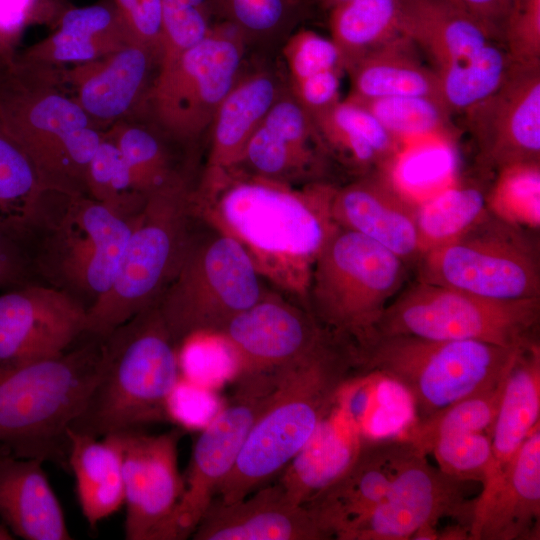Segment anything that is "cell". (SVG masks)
<instances>
[{"label":"cell","instance_id":"22","mask_svg":"<svg viewBox=\"0 0 540 540\" xmlns=\"http://www.w3.org/2000/svg\"><path fill=\"white\" fill-rule=\"evenodd\" d=\"M540 425L499 480L475 499L469 540H538L540 537Z\"/></svg>","mask_w":540,"mask_h":540},{"label":"cell","instance_id":"32","mask_svg":"<svg viewBox=\"0 0 540 540\" xmlns=\"http://www.w3.org/2000/svg\"><path fill=\"white\" fill-rule=\"evenodd\" d=\"M364 439L353 422L332 410L284 467L278 483L294 502L306 504L344 474Z\"/></svg>","mask_w":540,"mask_h":540},{"label":"cell","instance_id":"47","mask_svg":"<svg viewBox=\"0 0 540 540\" xmlns=\"http://www.w3.org/2000/svg\"><path fill=\"white\" fill-rule=\"evenodd\" d=\"M296 0H212L226 22L245 37L270 36L277 32L290 15Z\"/></svg>","mask_w":540,"mask_h":540},{"label":"cell","instance_id":"12","mask_svg":"<svg viewBox=\"0 0 540 540\" xmlns=\"http://www.w3.org/2000/svg\"><path fill=\"white\" fill-rule=\"evenodd\" d=\"M138 215L121 216L86 194L69 196L30 253L35 275L88 310L111 287Z\"/></svg>","mask_w":540,"mask_h":540},{"label":"cell","instance_id":"18","mask_svg":"<svg viewBox=\"0 0 540 540\" xmlns=\"http://www.w3.org/2000/svg\"><path fill=\"white\" fill-rule=\"evenodd\" d=\"M467 481L446 475L419 455L395 478L385 497L337 534L338 540H407L443 517L469 527L474 502Z\"/></svg>","mask_w":540,"mask_h":540},{"label":"cell","instance_id":"29","mask_svg":"<svg viewBox=\"0 0 540 540\" xmlns=\"http://www.w3.org/2000/svg\"><path fill=\"white\" fill-rule=\"evenodd\" d=\"M280 95L278 82L268 72L238 78L208 129L210 145L203 178H214L237 167L249 139Z\"/></svg>","mask_w":540,"mask_h":540},{"label":"cell","instance_id":"3","mask_svg":"<svg viewBox=\"0 0 540 540\" xmlns=\"http://www.w3.org/2000/svg\"><path fill=\"white\" fill-rule=\"evenodd\" d=\"M77 343L48 359L0 362L3 451L67 466L68 430L104 366L103 337L84 335Z\"/></svg>","mask_w":540,"mask_h":540},{"label":"cell","instance_id":"19","mask_svg":"<svg viewBox=\"0 0 540 540\" xmlns=\"http://www.w3.org/2000/svg\"><path fill=\"white\" fill-rule=\"evenodd\" d=\"M462 114L486 166L540 162V64H511L500 85Z\"/></svg>","mask_w":540,"mask_h":540},{"label":"cell","instance_id":"16","mask_svg":"<svg viewBox=\"0 0 540 540\" xmlns=\"http://www.w3.org/2000/svg\"><path fill=\"white\" fill-rule=\"evenodd\" d=\"M114 435L121 449L124 536L127 540H179L177 510L184 491L178 468L181 427L160 434L132 430Z\"/></svg>","mask_w":540,"mask_h":540},{"label":"cell","instance_id":"49","mask_svg":"<svg viewBox=\"0 0 540 540\" xmlns=\"http://www.w3.org/2000/svg\"><path fill=\"white\" fill-rule=\"evenodd\" d=\"M134 39L161 54V0H112Z\"/></svg>","mask_w":540,"mask_h":540},{"label":"cell","instance_id":"53","mask_svg":"<svg viewBox=\"0 0 540 540\" xmlns=\"http://www.w3.org/2000/svg\"><path fill=\"white\" fill-rule=\"evenodd\" d=\"M16 537L9 528L0 521V540H14Z\"/></svg>","mask_w":540,"mask_h":540},{"label":"cell","instance_id":"11","mask_svg":"<svg viewBox=\"0 0 540 540\" xmlns=\"http://www.w3.org/2000/svg\"><path fill=\"white\" fill-rule=\"evenodd\" d=\"M539 321L540 297L498 300L416 280L393 298L368 334L524 348L539 343Z\"/></svg>","mask_w":540,"mask_h":540},{"label":"cell","instance_id":"37","mask_svg":"<svg viewBox=\"0 0 540 540\" xmlns=\"http://www.w3.org/2000/svg\"><path fill=\"white\" fill-rule=\"evenodd\" d=\"M487 212V196L475 186L442 190L418 204L416 224L421 255L469 230Z\"/></svg>","mask_w":540,"mask_h":540},{"label":"cell","instance_id":"9","mask_svg":"<svg viewBox=\"0 0 540 540\" xmlns=\"http://www.w3.org/2000/svg\"><path fill=\"white\" fill-rule=\"evenodd\" d=\"M57 82L52 68L0 54V120L55 190L87 195L76 130L95 124Z\"/></svg>","mask_w":540,"mask_h":540},{"label":"cell","instance_id":"39","mask_svg":"<svg viewBox=\"0 0 540 540\" xmlns=\"http://www.w3.org/2000/svg\"><path fill=\"white\" fill-rule=\"evenodd\" d=\"M352 102L368 110L392 135L401 140L413 136H440L449 134L452 129L453 112L444 101L437 98L393 96Z\"/></svg>","mask_w":540,"mask_h":540},{"label":"cell","instance_id":"17","mask_svg":"<svg viewBox=\"0 0 540 540\" xmlns=\"http://www.w3.org/2000/svg\"><path fill=\"white\" fill-rule=\"evenodd\" d=\"M238 389L195 441L177 510L179 540L191 536L212 502L218 485L233 469L244 441L272 401L278 374L238 377Z\"/></svg>","mask_w":540,"mask_h":540},{"label":"cell","instance_id":"54","mask_svg":"<svg viewBox=\"0 0 540 540\" xmlns=\"http://www.w3.org/2000/svg\"><path fill=\"white\" fill-rule=\"evenodd\" d=\"M346 0H321V2L323 3V5L327 8H333L334 6L344 2Z\"/></svg>","mask_w":540,"mask_h":540},{"label":"cell","instance_id":"44","mask_svg":"<svg viewBox=\"0 0 540 540\" xmlns=\"http://www.w3.org/2000/svg\"><path fill=\"white\" fill-rule=\"evenodd\" d=\"M431 453L440 471L463 481L481 482L483 485L492 470L493 453L488 433L447 436L436 442Z\"/></svg>","mask_w":540,"mask_h":540},{"label":"cell","instance_id":"42","mask_svg":"<svg viewBox=\"0 0 540 540\" xmlns=\"http://www.w3.org/2000/svg\"><path fill=\"white\" fill-rule=\"evenodd\" d=\"M487 205L500 219L536 228L540 210V162L517 163L498 170Z\"/></svg>","mask_w":540,"mask_h":540},{"label":"cell","instance_id":"26","mask_svg":"<svg viewBox=\"0 0 540 540\" xmlns=\"http://www.w3.org/2000/svg\"><path fill=\"white\" fill-rule=\"evenodd\" d=\"M68 197L46 181L0 120V234L30 258Z\"/></svg>","mask_w":540,"mask_h":540},{"label":"cell","instance_id":"43","mask_svg":"<svg viewBox=\"0 0 540 540\" xmlns=\"http://www.w3.org/2000/svg\"><path fill=\"white\" fill-rule=\"evenodd\" d=\"M162 39L160 61L177 56L210 32L212 0H161Z\"/></svg>","mask_w":540,"mask_h":540},{"label":"cell","instance_id":"50","mask_svg":"<svg viewBox=\"0 0 540 540\" xmlns=\"http://www.w3.org/2000/svg\"><path fill=\"white\" fill-rule=\"evenodd\" d=\"M344 70L330 69L291 83L293 97L310 116L329 109L340 99Z\"/></svg>","mask_w":540,"mask_h":540},{"label":"cell","instance_id":"23","mask_svg":"<svg viewBox=\"0 0 540 540\" xmlns=\"http://www.w3.org/2000/svg\"><path fill=\"white\" fill-rule=\"evenodd\" d=\"M160 55L139 42L99 59L76 64L61 75L74 99L98 127H110L141 107Z\"/></svg>","mask_w":540,"mask_h":540},{"label":"cell","instance_id":"8","mask_svg":"<svg viewBox=\"0 0 540 540\" xmlns=\"http://www.w3.org/2000/svg\"><path fill=\"white\" fill-rule=\"evenodd\" d=\"M405 275L404 261L393 252L338 226L313 264L302 304L352 347L373 329Z\"/></svg>","mask_w":540,"mask_h":540},{"label":"cell","instance_id":"51","mask_svg":"<svg viewBox=\"0 0 540 540\" xmlns=\"http://www.w3.org/2000/svg\"><path fill=\"white\" fill-rule=\"evenodd\" d=\"M35 273L28 254L0 234V290H10L33 282Z\"/></svg>","mask_w":540,"mask_h":540},{"label":"cell","instance_id":"13","mask_svg":"<svg viewBox=\"0 0 540 540\" xmlns=\"http://www.w3.org/2000/svg\"><path fill=\"white\" fill-rule=\"evenodd\" d=\"M244 35L228 22L213 25L197 44L162 61L141 105L156 128L179 143H190L209 129L238 80Z\"/></svg>","mask_w":540,"mask_h":540},{"label":"cell","instance_id":"20","mask_svg":"<svg viewBox=\"0 0 540 540\" xmlns=\"http://www.w3.org/2000/svg\"><path fill=\"white\" fill-rule=\"evenodd\" d=\"M87 309L35 281L0 294V362L27 363L61 355L86 334Z\"/></svg>","mask_w":540,"mask_h":540},{"label":"cell","instance_id":"5","mask_svg":"<svg viewBox=\"0 0 540 540\" xmlns=\"http://www.w3.org/2000/svg\"><path fill=\"white\" fill-rule=\"evenodd\" d=\"M520 349L377 333L352 346L355 373H377L402 386L412 399L414 421L497 385Z\"/></svg>","mask_w":540,"mask_h":540},{"label":"cell","instance_id":"1","mask_svg":"<svg viewBox=\"0 0 540 540\" xmlns=\"http://www.w3.org/2000/svg\"><path fill=\"white\" fill-rule=\"evenodd\" d=\"M336 188L291 184L227 172L202 179L192 200L197 213L235 237L259 273L302 301L313 264L338 227L331 213Z\"/></svg>","mask_w":540,"mask_h":540},{"label":"cell","instance_id":"2","mask_svg":"<svg viewBox=\"0 0 540 540\" xmlns=\"http://www.w3.org/2000/svg\"><path fill=\"white\" fill-rule=\"evenodd\" d=\"M353 373L352 349L337 336L310 359L280 372L272 401L251 427L214 499L236 502L281 472L332 412Z\"/></svg>","mask_w":540,"mask_h":540},{"label":"cell","instance_id":"30","mask_svg":"<svg viewBox=\"0 0 540 540\" xmlns=\"http://www.w3.org/2000/svg\"><path fill=\"white\" fill-rule=\"evenodd\" d=\"M537 425H540L539 343L520 349L504 378L498 411L490 432L493 465L482 491L499 480Z\"/></svg>","mask_w":540,"mask_h":540},{"label":"cell","instance_id":"33","mask_svg":"<svg viewBox=\"0 0 540 540\" xmlns=\"http://www.w3.org/2000/svg\"><path fill=\"white\" fill-rule=\"evenodd\" d=\"M68 438L67 467L83 516L94 528L124 506L120 444L114 435L96 438L72 430Z\"/></svg>","mask_w":540,"mask_h":540},{"label":"cell","instance_id":"31","mask_svg":"<svg viewBox=\"0 0 540 540\" xmlns=\"http://www.w3.org/2000/svg\"><path fill=\"white\" fill-rule=\"evenodd\" d=\"M345 71L351 82L347 100L427 96L444 101L436 73L420 59L415 45L403 34L357 58Z\"/></svg>","mask_w":540,"mask_h":540},{"label":"cell","instance_id":"34","mask_svg":"<svg viewBox=\"0 0 540 540\" xmlns=\"http://www.w3.org/2000/svg\"><path fill=\"white\" fill-rule=\"evenodd\" d=\"M311 117L323 145L357 170L386 167L400 155L402 140L355 102L341 100Z\"/></svg>","mask_w":540,"mask_h":540},{"label":"cell","instance_id":"56","mask_svg":"<svg viewBox=\"0 0 540 540\" xmlns=\"http://www.w3.org/2000/svg\"><path fill=\"white\" fill-rule=\"evenodd\" d=\"M296 1H298V0H296Z\"/></svg>","mask_w":540,"mask_h":540},{"label":"cell","instance_id":"25","mask_svg":"<svg viewBox=\"0 0 540 540\" xmlns=\"http://www.w3.org/2000/svg\"><path fill=\"white\" fill-rule=\"evenodd\" d=\"M417 206L391 178L377 174L335 189L331 213L338 226L368 237L406 263L421 256Z\"/></svg>","mask_w":540,"mask_h":540},{"label":"cell","instance_id":"4","mask_svg":"<svg viewBox=\"0 0 540 540\" xmlns=\"http://www.w3.org/2000/svg\"><path fill=\"white\" fill-rule=\"evenodd\" d=\"M178 345L157 304L103 337L102 374L69 430L96 438L169 421Z\"/></svg>","mask_w":540,"mask_h":540},{"label":"cell","instance_id":"27","mask_svg":"<svg viewBox=\"0 0 540 540\" xmlns=\"http://www.w3.org/2000/svg\"><path fill=\"white\" fill-rule=\"evenodd\" d=\"M134 41L113 1L105 0L67 7L58 17L57 28L18 57L47 68L76 65L104 57Z\"/></svg>","mask_w":540,"mask_h":540},{"label":"cell","instance_id":"14","mask_svg":"<svg viewBox=\"0 0 540 540\" xmlns=\"http://www.w3.org/2000/svg\"><path fill=\"white\" fill-rule=\"evenodd\" d=\"M417 281L481 297H540L536 247L514 226L487 212L455 240L424 252Z\"/></svg>","mask_w":540,"mask_h":540},{"label":"cell","instance_id":"48","mask_svg":"<svg viewBox=\"0 0 540 540\" xmlns=\"http://www.w3.org/2000/svg\"><path fill=\"white\" fill-rule=\"evenodd\" d=\"M59 0H0V54L14 53L12 43L28 23L66 8Z\"/></svg>","mask_w":540,"mask_h":540},{"label":"cell","instance_id":"36","mask_svg":"<svg viewBox=\"0 0 540 540\" xmlns=\"http://www.w3.org/2000/svg\"><path fill=\"white\" fill-rule=\"evenodd\" d=\"M106 133L122 153L136 188L146 197L188 177L174 165L157 128L127 118L112 124Z\"/></svg>","mask_w":540,"mask_h":540},{"label":"cell","instance_id":"6","mask_svg":"<svg viewBox=\"0 0 540 540\" xmlns=\"http://www.w3.org/2000/svg\"><path fill=\"white\" fill-rule=\"evenodd\" d=\"M188 177L148 196L109 290L88 310L86 334L104 337L157 304L175 278L200 222Z\"/></svg>","mask_w":540,"mask_h":540},{"label":"cell","instance_id":"35","mask_svg":"<svg viewBox=\"0 0 540 540\" xmlns=\"http://www.w3.org/2000/svg\"><path fill=\"white\" fill-rule=\"evenodd\" d=\"M399 0H346L329 17L331 39L345 67L400 33Z\"/></svg>","mask_w":540,"mask_h":540},{"label":"cell","instance_id":"21","mask_svg":"<svg viewBox=\"0 0 540 540\" xmlns=\"http://www.w3.org/2000/svg\"><path fill=\"white\" fill-rule=\"evenodd\" d=\"M419 455L422 454L401 434L365 438L344 474L304 506L329 539L336 538L382 501L398 474Z\"/></svg>","mask_w":540,"mask_h":540},{"label":"cell","instance_id":"10","mask_svg":"<svg viewBox=\"0 0 540 540\" xmlns=\"http://www.w3.org/2000/svg\"><path fill=\"white\" fill-rule=\"evenodd\" d=\"M400 33L423 52L454 113L492 93L510 59L501 33L449 0H399Z\"/></svg>","mask_w":540,"mask_h":540},{"label":"cell","instance_id":"55","mask_svg":"<svg viewBox=\"0 0 540 540\" xmlns=\"http://www.w3.org/2000/svg\"><path fill=\"white\" fill-rule=\"evenodd\" d=\"M449 1H452V2H454L455 4H457V1H456V0H449ZM457 5H458V4H457Z\"/></svg>","mask_w":540,"mask_h":540},{"label":"cell","instance_id":"38","mask_svg":"<svg viewBox=\"0 0 540 540\" xmlns=\"http://www.w3.org/2000/svg\"><path fill=\"white\" fill-rule=\"evenodd\" d=\"M504 378L492 388L458 400L424 420L414 421L401 435L424 456L431 453L436 442L450 435L471 432L490 435Z\"/></svg>","mask_w":540,"mask_h":540},{"label":"cell","instance_id":"45","mask_svg":"<svg viewBox=\"0 0 540 540\" xmlns=\"http://www.w3.org/2000/svg\"><path fill=\"white\" fill-rule=\"evenodd\" d=\"M282 53L291 83L325 70H344L341 53L332 39L310 29L292 34Z\"/></svg>","mask_w":540,"mask_h":540},{"label":"cell","instance_id":"40","mask_svg":"<svg viewBox=\"0 0 540 540\" xmlns=\"http://www.w3.org/2000/svg\"><path fill=\"white\" fill-rule=\"evenodd\" d=\"M86 191L91 198L127 218L140 214L148 199L136 188L122 153L106 131L89 164Z\"/></svg>","mask_w":540,"mask_h":540},{"label":"cell","instance_id":"28","mask_svg":"<svg viewBox=\"0 0 540 540\" xmlns=\"http://www.w3.org/2000/svg\"><path fill=\"white\" fill-rule=\"evenodd\" d=\"M44 461L0 453V520L25 540H70L61 504Z\"/></svg>","mask_w":540,"mask_h":540},{"label":"cell","instance_id":"46","mask_svg":"<svg viewBox=\"0 0 540 540\" xmlns=\"http://www.w3.org/2000/svg\"><path fill=\"white\" fill-rule=\"evenodd\" d=\"M502 37L511 64H540V0H512Z\"/></svg>","mask_w":540,"mask_h":540},{"label":"cell","instance_id":"52","mask_svg":"<svg viewBox=\"0 0 540 540\" xmlns=\"http://www.w3.org/2000/svg\"><path fill=\"white\" fill-rule=\"evenodd\" d=\"M457 4L472 16L498 31L502 27L512 0H456Z\"/></svg>","mask_w":540,"mask_h":540},{"label":"cell","instance_id":"24","mask_svg":"<svg viewBox=\"0 0 540 540\" xmlns=\"http://www.w3.org/2000/svg\"><path fill=\"white\" fill-rule=\"evenodd\" d=\"M193 540H325L311 511L294 502L278 483L262 486L232 503L213 499Z\"/></svg>","mask_w":540,"mask_h":540},{"label":"cell","instance_id":"41","mask_svg":"<svg viewBox=\"0 0 540 540\" xmlns=\"http://www.w3.org/2000/svg\"><path fill=\"white\" fill-rule=\"evenodd\" d=\"M318 156V149L295 145L261 123L235 169L244 166L247 175L291 184L318 166Z\"/></svg>","mask_w":540,"mask_h":540},{"label":"cell","instance_id":"15","mask_svg":"<svg viewBox=\"0 0 540 540\" xmlns=\"http://www.w3.org/2000/svg\"><path fill=\"white\" fill-rule=\"evenodd\" d=\"M268 289L215 335L234 359L238 376L275 374L316 355L332 339L297 298Z\"/></svg>","mask_w":540,"mask_h":540},{"label":"cell","instance_id":"7","mask_svg":"<svg viewBox=\"0 0 540 540\" xmlns=\"http://www.w3.org/2000/svg\"><path fill=\"white\" fill-rule=\"evenodd\" d=\"M269 288L245 247L200 215L184 260L157 302L180 348L200 335H217Z\"/></svg>","mask_w":540,"mask_h":540}]
</instances>
